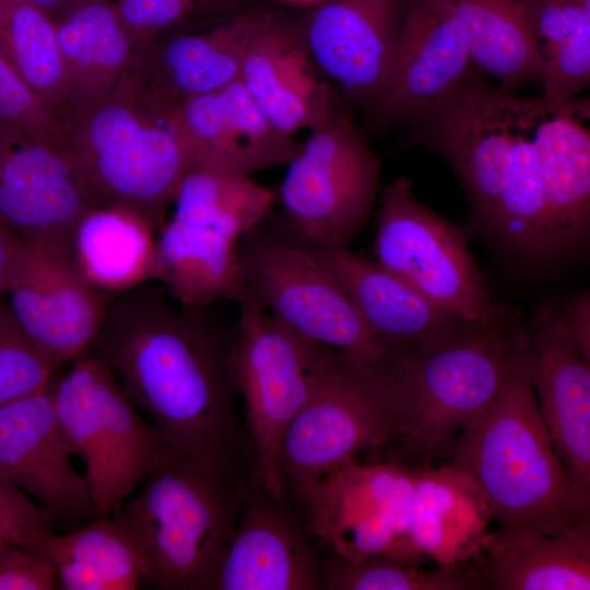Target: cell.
I'll return each mask as SVG.
<instances>
[{"mask_svg": "<svg viewBox=\"0 0 590 590\" xmlns=\"http://www.w3.org/2000/svg\"><path fill=\"white\" fill-rule=\"evenodd\" d=\"M412 474L409 540L417 557L439 566L477 557L493 516L475 481L452 461Z\"/></svg>", "mask_w": 590, "mask_h": 590, "instance_id": "cell-26", "label": "cell"}, {"mask_svg": "<svg viewBox=\"0 0 590 590\" xmlns=\"http://www.w3.org/2000/svg\"><path fill=\"white\" fill-rule=\"evenodd\" d=\"M299 509L253 475L209 590H320L323 558Z\"/></svg>", "mask_w": 590, "mask_h": 590, "instance_id": "cell-19", "label": "cell"}, {"mask_svg": "<svg viewBox=\"0 0 590 590\" xmlns=\"http://www.w3.org/2000/svg\"><path fill=\"white\" fill-rule=\"evenodd\" d=\"M46 12L52 20L85 0H28Z\"/></svg>", "mask_w": 590, "mask_h": 590, "instance_id": "cell-45", "label": "cell"}, {"mask_svg": "<svg viewBox=\"0 0 590 590\" xmlns=\"http://www.w3.org/2000/svg\"><path fill=\"white\" fill-rule=\"evenodd\" d=\"M57 368L0 299V405L45 389Z\"/></svg>", "mask_w": 590, "mask_h": 590, "instance_id": "cell-38", "label": "cell"}, {"mask_svg": "<svg viewBox=\"0 0 590 590\" xmlns=\"http://www.w3.org/2000/svg\"><path fill=\"white\" fill-rule=\"evenodd\" d=\"M50 384L0 405V479L61 521L94 519L88 485L71 465L58 425Z\"/></svg>", "mask_w": 590, "mask_h": 590, "instance_id": "cell-21", "label": "cell"}, {"mask_svg": "<svg viewBox=\"0 0 590 590\" xmlns=\"http://www.w3.org/2000/svg\"><path fill=\"white\" fill-rule=\"evenodd\" d=\"M588 98L536 97L534 148L547 205L553 250L575 245L590 221Z\"/></svg>", "mask_w": 590, "mask_h": 590, "instance_id": "cell-24", "label": "cell"}, {"mask_svg": "<svg viewBox=\"0 0 590 590\" xmlns=\"http://www.w3.org/2000/svg\"><path fill=\"white\" fill-rule=\"evenodd\" d=\"M479 70L512 92L540 81L534 39L538 0H448Z\"/></svg>", "mask_w": 590, "mask_h": 590, "instance_id": "cell-30", "label": "cell"}, {"mask_svg": "<svg viewBox=\"0 0 590 590\" xmlns=\"http://www.w3.org/2000/svg\"><path fill=\"white\" fill-rule=\"evenodd\" d=\"M280 188L286 241L308 251L347 248L370 214L381 164L338 101L310 128Z\"/></svg>", "mask_w": 590, "mask_h": 590, "instance_id": "cell-8", "label": "cell"}, {"mask_svg": "<svg viewBox=\"0 0 590 590\" xmlns=\"http://www.w3.org/2000/svg\"><path fill=\"white\" fill-rule=\"evenodd\" d=\"M534 39L543 96L576 97L590 81V0H538Z\"/></svg>", "mask_w": 590, "mask_h": 590, "instance_id": "cell-34", "label": "cell"}, {"mask_svg": "<svg viewBox=\"0 0 590 590\" xmlns=\"http://www.w3.org/2000/svg\"><path fill=\"white\" fill-rule=\"evenodd\" d=\"M476 69L448 0H404L390 73L374 108L382 123L414 122L479 78Z\"/></svg>", "mask_w": 590, "mask_h": 590, "instance_id": "cell-18", "label": "cell"}, {"mask_svg": "<svg viewBox=\"0 0 590 590\" xmlns=\"http://www.w3.org/2000/svg\"><path fill=\"white\" fill-rule=\"evenodd\" d=\"M193 167L249 176L287 164L297 146L259 111L236 79L173 110Z\"/></svg>", "mask_w": 590, "mask_h": 590, "instance_id": "cell-22", "label": "cell"}, {"mask_svg": "<svg viewBox=\"0 0 590 590\" xmlns=\"http://www.w3.org/2000/svg\"><path fill=\"white\" fill-rule=\"evenodd\" d=\"M52 564L72 560L110 581L115 590H134L145 581V557L132 536L111 517L68 534L50 533L36 548Z\"/></svg>", "mask_w": 590, "mask_h": 590, "instance_id": "cell-36", "label": "cell"}, {"mask_svg": "<svg viewBox=\"0 0 590 590\" xmlns=\"http://www.w3.org/2000/svg\"><path fill=\"white\" fill-rule=\"evenodd\" d=\"M58 118L64 146L101 204L142 215L157 234L193 168L173 110L153 106L119 82L103 99Z\"/></svg>", "mask_w": 590, "mask_h": 590, "instance_id": "cell-5", "label": "cell"}, {"mask_svg": "<svg viewBox=\"0 0 590 590\" xmlns=\"http://www.w3.org/2000/svg\"><path fill=\"white\" fill-rule=\"evenodd\" d=\"M560 319L578 352L590 364V295L583 291L574 296L562 309Z\"/></svg>", "mask_w": 590, "mask_h": 590, "instance_id": "cell-43", "label": "cell"}, {"mask_svg": "<svg viewBox=\"0 0 590 590\" xmlns=\"http://www.w3.org/2000/svg\"><path fill=\"white\" fill-rule=\"evenodd\" d=\"M474 560L486 589L589 590L590 526L516 548L483 551Z\"/></svg>", "mask_w": 590, "mask_h": 590, "instance_id": "cell-31", "label": "cell"}, {"mask_svg": "<svg viewBox=\"0 0 590 590\" xmlns=\"http://www.w3.org/2000/svg\"><path fill=\"white\" fill-rule=\"evenodd\" d=\"M0 51L58 116L64 88L54 20L28 0H0Z\"/></svg>", "mask_w": 590, "mask_h": 590, "instance_id": "cell-35", "label": "cell"}, {"mask_svg": "<svg viewBox=\"0 0 590 590\" xmlns=\"http://www.w3.org/2000/svg\"><path fill=\"white\" fill-rule=\"evenodd\" d=\"M412 180L398 177L382 194L376 262L460 319L483 323L502 309L492 302L465 238L449 220L421 203Z\"/></svg>", "mask_w": 590, "mask_h": 590, "instance_id": "cell-11", "label": "cell"}, {"mask_svg": "<svg viewBox=\"0 0 590 590\" xmlns=\"http://www.w3.org/2000/svg\"><path fill=\"white\" fill-rule=\"evenodd\" d=\"M309 253L335 278L370 331L393 351L476 323L446 312L376 261L347 248Z\"/></svg>", "mask_w": 590, "mask_h": 590, "instance_id": "cell-25", "label": "cell"}, {"mask_svg": "<svg viewBox=\"0 0 590 590\" xmlns=\"http://www.w3.org/2000/svg\"><path fill=\"white\" fill-rule=\"evenodd\" d=\"M17 238L19 235L0 221V299L5 294L9 269Z\"/></svg>", "mask_w": 590, "mask_h": 590, "instance_id": "cell-44", "label": "cell"}, {"mask_svg": "<svg viewBox=\"0 0 590 590\" xmlns=\"http://www.w3.org/2000/svg\"><path fill=\"white\" fill-rule=\"evenodd\" d=\"M5 294L23 331L57 367L90 349L110 303L70 258L20 236Z\"/></svg>", "mask_w": 590, "mask_h": 590, "instance_id": "cell-16", "label": "cell"}, {"mask_svg": "<svg viewBox=\"0 0 590 590\" xmlns=\"http://www.w3.org/2000/svg\"><path fill=\"white\" fill-rule=\"evenodd\" d=\"M274 194L249 176L198 166L181 179L172 203V219L239 238L261 224L269 214Z\"/></svg>", "mask_w": 590, "mask_h": 590, "instance_id": "cell-33", "label": "cell"}, {"mask_svg": "<svg viewBox=\"0 0 590 590\" xmlns=\"http://www.w3.org/2000/svg\"><path fill=\"white\" fill-rule=\"evenodd\" d=\"M203 309L145 282L109 303L87 351L111 367L178 457L251 476L255 452L236 411L233 332Z\"/></svg>", "mask_w": 590, "mask_h": 590, "instance_id": "cell-1", "label": "cell"}, {"mask_svg": "<svg viewBox=\"0 0 590 590\" xmlns=\"http://www.w3.org/2000/svg\"><path fill=\"white\" fill-rule=\"evenodd\" d=\"M317 71L295 24L273 12L250 39L237 79L263 117L292 135L337 101Z\"/></svg>", "mask_w": 590, "mask_h": 590, "instance_id": "cell-23", "label": "cell"}, {"mask_svg": "<svg viewBox=\"0 0 590 590\" xmlns=\"http://www.w3.org/2000/svg\"><path fill=\"white\" fill-rule=\"evenodd\" d=\"M515 368L531 386L551 440L580 505L590 510V364L558 312L545 305L523 326Z\"/></svg>", "mask_w": 590, "mask_h": 590, "instance_id": "cell-15", "label": "cell"}, {"mask_svg": "<svg viewBox=\"0 0 590 590\" xmlns=\"http://www.w3.org/2000/svg\"><path fill=\"white\" fill-rule=\"evenodd\" d=\"M244 291L302 335L386 365L393 350L364 322L352 300L311 253L261 224L237 243Z\"/></svg>", "mask_w": 590, "mask_h": 590, "instance_id": "cell-10", "label": "cell"}, {"mask_svg": "<svg viewBox=\"0 0 590 590\" xmlns=\"http://www.w3.org/2000/svg\"><path fill=\"white\" fill-rule=\"evenodd\" d=\"M290 1H296V2H316L318 0H290Z\"/></svg>", "mask_w": 590, "mask_h": 590, "instance_id": "cell-46", "label": "cell"}, {"mask_svg": "<svg viewBox=\"0 0 590 590\" xmlns=\"http://www.w3.org/2000/svg\"><path fill=\"white\" fill-rule=\"evenodd\" d=\"M0 121L54 145L64 146L55 111L23 81L0 51Z\"/></svg>", "mask_w": 590, "mask_h": 590, "instance_id": "cell-40", "label": "cell"}, {"mask_svg": "<svg viewBox=\"0 0 590 590\" xmlns=\"http://www.w3.org/2000/svg\"><path fill=\"white\" fill-rule=\"evenodd\" d=\"M412 491L405 467L354 459L287 496L331 554L350 560L384 555L417 565L409 540Z\"/></svg>", "mask_w": 590, "mask_h": 590, "instance_id": "cell-12", "label": "cell"}, {"mask_svg": "<svg viewBox=\"0 0 590 590\" xmlns=\"http://www.w3.org/2000/svg\"><path fill=\"white\" fill-rule=\"evenodd\" d=\"M252 476L182 458L148 474L111 515L145 557L144 582L163 590H209Z\"/></svg>", "mask_w": 590, "mask_h": 590, "instance_id": "cell-4", "label": "cell"}, {"mask_svg": "<svg viewBox=\"0 0 590 590\" xmlns=\"http://www.w3.org/2000/svg\"><path fill=\"white\" fill-rule=\"evenodd\" d=\"M232 341V369L245 404L247 432L260 485L286 498L278 469L283 436L307 400L323 344L271 315L245 291Z\"/></svg>", "mask_w": 590, "mask_h": 590, "instance_id": "cell-9", "label": "cell"}, {"mask_svg": "<svg viewBox=\"0 0 590 590\" xmlns=\"http://www.w3.org/2000/svg\"><path fill=\"white\" fill-rule=\"evenodd\" d=\"M137 47L197 21L241 8L238 0H110Z\"/></svg>", "mask_w": 590, "mask_h": 590, "instance_id": "cell-39", "label": "cell"}, {"mask_svg": "<svg viewBox=\"0 0 590 590\" xmlns=\"http://www.w3.org/2000/svg\"><path fill=\"white\" fill-rule=\"evenodd\" d=\"M505 307L437 341L394 350L385 365L402 422L401 438L418 458L445 456L451 440L497 397L515 367L523 329Z\"/></svg>", "mask_w": 590, "mask_h": 590, "instance_id": "cell-3", "label": "cell"}, {"mask_svg": "<svg viewBox=\"0 0 590 590\" xmlns=\"http://www.w3.org/2000/svg\"><path fill=\"white\" fill-rule=\"evenodd\" d=\"M50 385L63 441L85 462L95 518L111 516L148 474L180 458L99 356L86 351Z\"/></svg>", "mask_w": 590, "mask_h": 590, "instance_id": "cell-6", "label": "cell"}, {"mask_svg": "<svg viewBox=\"0 0 590 590\" xmlns=\"http://www.w3.org/2000/svg\"><path fill=\"white\" fill-rule=\"evenodd\" d=\"M60 522L54 512L0 479V559L16 548L35 550Z\"/></svg>", "mask_w": 590, "mask_h": 590, "instance_id": "cell-41", "label": "cell"}, {"mask_svg": "<svg viewBox=\"0 0 590 590\" xmlns=\"http://www.w3.org/2000/svg\"><path fill=\"white\" fill-rule=\"evenodd\" d=\"M272 13L241 7L164 32L137 47L120 83L174 110L235 81L250 39Z\"/></svg>", "mask_w": 590, "mask_h": 590, "instance_id": "cell-14", "label": "cell"}, {"mask_svg": "<svg viewBox=\"0 0 590 590\" xmlns=\"http://www.w3.org/2000/svg\"><path fill=\"white\" fill-rule=\"evenodd\" d=\"M521 105L522 97L479 76L414 121L420 141L452 166L475 212L489 224L505 184Z\"/></svg>", "mask_w": 590, "mask_h": 590, "instance_id": "cell-17", "label": "cell"}, {"mask_svg": "<svg viewBox=\"0 0 590 590\" xmlns=\"http://www.w3.org/2000/svg\"><path fill=\"white\" fill-rule=\"evenodd\" d=\"M294 23L312 61L350 99L374 106L392 64L404 0H318Z\"/></svg>", "mask_w": 590, "mask_h": 590, "instance_id": "cell-20", "label": "cell"}, {"mask_svg": "<svg viewBox=\"0 0 590 590\" xmlns=\"http://www.w3.org/2000/svg\"><path fill=\"white\" fill-rule=\"evenodd\" d=\"M157 234L142 215L118 206L90 211L74 231L70 258L104 293H123L153 279Z\"/></svg>", "mask_w": 590, "mask_h": 590, "instance_id": "cell-29", "label": "cell"}, {"mask_svg": "<svg viewBox=\"0 0 590 590\" xmlns=\"http://www.w3.org/2000/svg\"><path fill=\"white\" fill-rule=\"evenodd\" d=\"M56 588H59L56 567L38 551L16 548L0 559V590Z\"/></svg>", "mask_w": 590, "mask_h": 590, "instance_id": "cell-42", "label": "cell"}, {"mask_svg": "<svg viewBox=\"0 0 590 590\" xmlns=\"http://www.w3.org/2000/svg\"><path fill=\"white\" fill-rule=\"evenodd\" d=\"M54 22L63 69L62 111L92 105L109 95L137 49L113 2L85 0Z\"/></svg>", "mask_w": 590, "mask_h": 590, "instance_id": "cell-27", "label": "cell"}, {"mask_svg": "<svg viewBox=\"0 0 590 590\" xmlns=\"http://www.w3.org/2000/svg\"><path fill=\"white\" fill-rule=\"evenodd\" d=\"M322 581L326 590L486 589L474 559L422 570L417 565L384 555L350 560L330 553L323 558Z\"/></svg>", "mask_w": 590, "mask_h": 590, "instance_id": "cell-37", "label": "cell"}, {"mask_svg": "<svg viewBox=\"0 0 590 590\" xmlns=\"http://www.w3.org/2000/svg\"><path fill=\"white\" fill-rule=\"evenodd\" d=\"M238 240L170 219L157 233L153 279L179 303L205 307L244 292Z\"/></svg>", "mask_w": 590, "mask_h": 590, "instance_id": "cell-28", "label": "cell"}, {"mask_svg": "<svg viewBox=\"0 0 590 590\" xmlns=\"http://www.w3.org/2000/svg\"><path fill=\"white\" fill-rule=\"evenodd\" d=\"M535 117L536 97H522L505 184L489 225L517 250L540 258L554 250L534 148Z\"/></svg>", "mask_w": 590, "mask_h": 590, "instance_id": "cell-32", "label": "cell"}, {"mask_svg": "<svg viewBox=\"0 0 590 590\" xmlns=\"http://www.w3.org/2000/svg\"><path fill=\"white\" fill-rule=\"evenodd\" d=\"M401 433L386 367L323 345L310 393L281 442L278 469L285 495Z\"/></svg>", "mask_w": 590, "mask_h": 590, "instance_id": "cell-7", "label": "cell"}, {"mask_svg": "<svg viewBox=\"0 0 590 590\" xmlns=\"http://www.w3.org/2000/svg\"><path fill=\"white\" fill-rule=\"evenodd\" d=\"M445 456L475 481L496 521L483 551L516 548L590 526V510L574 494L533 390L515 367Z\"/></svg>", "mask_w": 590, "mask_h": 590, "instance_id": "cell-2", "label": "cell"}, {"mask_svg": "<svg viewBox=\"0 0 590 590\" xmlns=\"http://www.w3.org/2000/svg\"><path fill=\"white\" fill-rule=\"evenodd\" d=\"M98 206L64 146L0 121V221L5 226L70 258L75 228Z\"/></svg>", "mask_w": 590, "mask_h": 590, "instance_id": "cell-13", "label": "cell"}]
</instances>
